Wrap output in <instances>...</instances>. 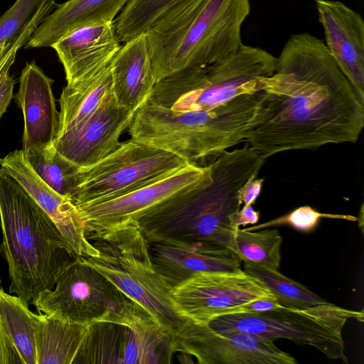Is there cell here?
Masks as SVG:
<instances>
[{
    "label": "cell",
    "instance_id": "obj_1",
    "mask_svg": "<svg viewBox=\"0 0 364 364\" xmlns=\"http://www.w3.org/2000/svg\"><path fill=\"white\" fill-rule=\"evenodd\" d=\"M263 89L243 142L264 157L359 139L364 102L315 36H290Z\"/></svg>",
    "mask_w": 364,
    "mask_h": 364
},
{
    "label": "cell",
    "instance_id": "obj_2",
    "mask_svg": "<svg viewBox=\"0 0 364 364\" xmlns=\"http://www.w3.org/2000/svg\"><path fill=\"white\" fill-rule=\"evenodd\" d=\"M246 144L224 151L198 182L147 209L135 220L149 243L230 250V215L240 209L238 191L265 160Z\"/></svg>",
    "mask_w": 364,
    "mask_h": 364
},
{
    "label": "cell",
    "instance_id": "obj_3",
    "mask_svg": "<svg viewBox=\"0 0 364 364\" xmlns=\"http://www.w3.org/2000/svg\"><path fill=\"white\" fill-rule=\"evenodd\" d=\"M276 63L268 51L243 44L218 62L159 80L145 102L174 112H215L250 127L264 96V78Z\"/></svg>",
    "mask_w": 364,
    "mask_h": 364
},
{
    "label": "cell",
    "instance_id": "obj_4",
    "mask_svg": "<svg viewBox=\"0 0 364 364\" xmlns=\"http://www.w3.org/2000/svg\"><path fill=\"white\" fill-rule=\"evenodd\" d=\"M250 13V0L178 1L145 33L156 82L236 52Z\"/></svg>",
    "mask_w": 364,
    "mask_h": 364
},
{
    "label": "cell",
    "instance_id": "obj_5",
    "mask_svg": "<svg viewBox=\"0 0 364 364\" xmlns=\"http://www.w3.org/2000/svg\"><path fill=\"white\" fill-rule=\"evenodd\" d=\"M0 252L8 264L10 293L28 304L54 288L72 255L57 225L28 192L0 168Z\"/></svg>",
    "mask_w": 364,
    "mask_h": 364
},
{
    "label": "cell",
    "instance_id": "obj_6",
    "mask_svg": "<svg viewBox=\"0 0 364 364\" xmlns=\"http://www.w3.org/2000/svg\"><path fill=\"white\" fill-rule=\"evenodd\" d=\"M91 239L98 254L83 260L140 305L171 338L186 319L174 308L172 287L154 266L149 243L137 225L129 223Z\"/></svg>",
    "mask_w": 364,
    "mask_h": 364
},
{
    "label": "cell",
    "instance_id": "obj_7",
    "mask_svg": "<svg viewBox=\"0 0 364 364\" xmlns=\"http://www.w3.org/2000/svg\"><path fill=\"white\" fill-rule=\"evenodd\" d=\"M130 139L170 151L196 164L243 142L244 123L210 112H174L144 102L128 127Z\"/></svg>",
    "mask_w": 364,
    "mask_h": 364
},
{
    "label": "cell",
    "instance_id": "obj_8",
    "mask_svg": "<svg viewBox=\"0 0 364 364\" xmlns=\"http://www.w3.org/2000/svg\"><path fill=\"white\" fill-rule=\"evenodd\" d=\"M31 304L38 313L82 324H135L154 320L80 257L68 259L58 274L54 288L39 294Z\"/></svg>",
    "mask_w": 364,
    "mask_h": 364
},
{
    "label": "cell",
    "instance_id": "obj_9",
    "mask_svg": "<svg viewBox=\"0 0 364 364\" xmlns=\"http://www.w3.org/2000/svg\"><path fill=\"white\" fill-rule=\"evenodd\" d=\"M350 318L363 321V311L327 302L305 309L281 305L259 314H223L206 323L220 333L242 332L272 342L289 339L316 348L330 359L348 363L342 331Z\"/></svg>",
    "mask_w": 364,
    "mask_h": 364
},
{
    "label": "cell",
    "instance_id": "obj_10",
    "mask_svg": "<svg viewBox=\"0 0 364 364\" xmlns=\"http://www.w3.org/2000/svg\"><path fill=\"white\" fill-rule=\"evenodd\" d=\"M190 162L164 149L132 139L76 173L70 201L76 206L115 198L161 181Z\"/></svg>",
    "mask_w": 364,
    "mask_h": 364
},
{
    "label": "cell",
    "instance_id": "obj_11",
    "mask_svg": "<svg viewBox=\"0 0 364 364\" xmlns=\"http://www.w3.org/2000/svg\"><path fill=\"white\" fill-rule=\"evenodd\" d=\"M169 336L154 320L135 324L98 321L89 324L73 364L169 363Z\"/></svg>",
    "mask_w": 364,
    "mask_h": 364
},
{
    "label": "cell",
    "instance_id": "obj_12",
    "mask_svg": "<svg viewBox=\"0 0 364 364\" xmlns=\"http://www.w3.org/2000/svg\"><path fill=\"white\" fill-rule=\"evenodd\" d=\"M173 353L194 357L200 364H296L272 341L242 332L220 333L207 323L186 319L171 338Z\"/></svg>",
    "mask_w": 364,
    "mask_h": 364
},
{
    "label": "cell",
    "instance_id": "obj_13",
    "mask_svg": "<svg viewBox=\"0 0 364 364\" xmlns=\"http://www.w3.org/2000/svg\"><path fill=\"white\" fill-rule=\"evenodd\" d=\"M259 298L276 299L262 282L243 269L198 274L173 287L171 291L178 314L184 319L200 323H206Z\"/></svg>",
    "mask_w": 364,
    "mask_h": 364
},
{
    "label": "cell",
    "instance_id": "obj_14",
    "mask_svg": "<svg viewBox=\"0 0 364 364\" xmlns=\"http://www.w3.org/2000/svg\"><path fill=\"white\" fill-rule=\"evenodd\" d=\"M208 166L190 163L171 176L119 197L77 206L90 238L109 230L134 223L153 205L198 182L206 173Z\"/></svg>",
    "mask_w": 364,
    "mask_h": 364
},
{
    "label": "cell",
    "instance_id": "obj_15",
    "mask_svg": "<svg viewBox=\"0 0 364 364\" xmlns=\"http://www.w3.org/2000/svg\"><path fill=\"white\" fill-rule=\"evenodd\" d=\"M133 114L117 104L112 92L87 119L58 134L53 146L80 168L90 166L119 147V137L128 129Z\"/></svg>",
    "mask_w": 364,
    "mask_h": 364
},
{
    "label": "cell",
    "instance_id": "obj_16",
    "mask_svg": "<svg viewBox=\"0 0 364 364\" xmlns=\"http://www.w3.org/2000/svg\"><path fill=\"white\" fill-rule=\"evenodd\" d=\"M0 166L12 176L52 218L72 255L87 258L98 254L87 237L85 224L77 207L42 181L28 163L22 149L14 150L0 158Z\"/></svg>",
    "mask_w": 364,
    "mask_h": 364
},
{
    "label": "cell",
    "instance_id": "obj_17",
    "mask_svg": "<svg viewBox=\"0 0 364 364\" xmlns=\"http://www.w3.org/2000/svg\"><path fill=\"white\" fill-rule=\"evenodd\" d=\"M326 46L341 71L364 102V21L336 0H315Z\"/></svg>",
    "mask_w": 364,
    "mask_h": 364
},
{
    "label": "cell",
    "instance_id": "obj_18",
    "mask_svg": "<svg viewBox=\"0 0 364 364\" xmlns=\"http://www.w3.org/2000/svg\"><path fill=\"white\" fill-rule=\"evenodd\" d=\"M53 82L35 60L27 63L21 71L15 100L24 119L23 151L49 146L57 136L59 112L52 90Z\"/></svg>",
    "mask_w": 364,
    "mask_h": 364
},
{
    "label": "cell",
    "instance_id": "obj_19",
    "mask_svg": "<svg viewBox=\"0 0 364 364\" xmlns=\"http://www.w3.org/2000/svg\"><path fill=\"white\" fill-rule=\"evenodd\" d=\"M62 63L67 83L97 75L108 67L121 47L114 23L78 28L51 46Z\"/></svg>",
    "mask_w": 364,
    "mask_h": 364
},
{
    "label": "cell",
    "instance_id": "obj_20",
    "mask_svg": "<svg viewBox=\"0 0 364 364\" xmlns=\"http://www.w3.org/2000/svg\"><path fill=\"white\" fill-rule=\"evenodd\" d=\"M151 259L159 274L173 288L189 278L208 272H237L241 260L227 248L196 247L149 243Z\"/></svg>",
    "mask_w": 364,
    "mask_h": 364
},
{
    "label": "cell",
    "instance_id": "obj_21",
    "mask_svg": "<svg viewBox=\"0 0 364 364\" xmlns=\"http://www.w3.org/2000/svg\"><path fill=\"white\" fill-rule=\"evenodd\" d=\"M129 1L68 0L57 4L34 30L23 47H51L78 28L114 22Z\"/></svg>",
    "mask_w": 364,
    "mask_h": 364
},
{
    "label": "cell",
    "instance_id": "obj_22",
    "mask_svg": "<svg viewBox=\"0 0 364 364\" xmlns=\"http://www.w3.org/2000/svg\"><path fill=\"white\" fill-rule=\"evenodd\" d=\"M110 66L117 104L134 112L156 83L146 34L124 42Z\"/></svg>",
    "mask_w": 364,
    "mask_h": 364
},
{
    "label": "cell",
    "instance_id": "obj_23",
    "mask_svg": "<svg viewBox=\"0 0 364 364\" xmlns=\"http://www.w3.org/2000/svg\"><path fill=\"white\" fill-rule=\"evenodd\" d=\"M112 87L110 65L90 77L67 83L59 100L60 109L57 136L91 116L113 92Z\"/></svg>",
    "mask_w": 364,
    "mask_h": 364
},
{
    "label": "cell",
    "instance_id": "obj_24",
    "mask_svg": "<svg viewBox=\"0 0 364 364\" xmlns=\"http://www.w3.org/2000/svg\"><path fill=\"white\" fill-rule=\"evenodd\" d=\"M88 326L45 314L36 334L38 364H73Z\"/></svg>",
    "mask_w": 364,
    "mask_h": 364
},
{
    "label": "cell",
    "instance_id": "obj_25",
    "mask_svg": "<svg viewBox=\"0 0 364 364\" xmlns=\"http://www.w3.org/2000/svg\"><path fill=\"white\" fill-rule=\"evenodd\" d=\"M28 305L0 289V316L7 334L23 364H38L36 334L45 314L33 312Z\"/></svg>",
    "mask_w": 364,
    "mask_h": 364
},
{
    "label": "cell",
    "instance_id": "obj_26",
    "mask_svg": "<svg viewBox=\"0 0 364 364\" xmlns=\"http://www.w3.org/2000/svg\"><path fill=\"white\" fill-rule=\"evenodd\" d=\"M282 237L277 229L234 231L230 250L245 264L278 271Z\"/></svg>",
    "mask_w": 364,
    "mask_h": 364
},
{
    "label": "cell",
    "instance_id": "obj_27",
    "mask_svg": "<svg viewBox=\"0 0 364 364\" xmlns=\"http://www.w3.org/2000/svg\"><path fill=\"white\" fill-rule=\"evenodd\" d=\"M23 151L28 163L42 181L70 201L75 177L80 167L63 156L53 144Z\"/></svg>",
    "mask_w": 364,
    "mask_h": 364
},
{
    "label": "cell",
    "instance_id": "obj_28",
    "mask_svg": "<svg viewBox=\"0 0 364 364\" xmlns=\"http://www.w3.org/2000/svg\"><path fill=\"white\" fill-rule=\"evenodd\" d=\"M181 0H130L114 21L116 35L124 43L145 33Z\"/></svg>",
    "mask_w": 364,
    "mask_h": 364
},
{
    "label": "cell",
    "instance_id": "obj_29",
    "mask_svg": "<svg viewBox=\"0 0 364 364\" xmlns=\"http://www.w3.org/2000/svg\"><path fill=\"white\" fill-rule=\"evenodd\" d=\"M246 273L262 282L283 306L305 309L324 304L326 301L302 284L278 271L245 264Z\"/></svg>",
    "mask_w": 364,
    "mask_h": 364
},
{
    "label": "cell",
    "instance_id": "obj_30",
    "mask_svg": "<svg viewBox=\"0 0 364 364\" xmlns=\"http://www.w3.org/2000/svg\"><path fill=\"white\" fill-rule=\"evenodd\" d=\"M322 218L342 219L353 222L358 220V218L353 215L323 213L309 205H304L282 216L268 222L244 228V230L252 231L276 226L288 225L300 232H310L316 228Z\"/></svg>",
    "mask_w": 364,
    "mask_h": 364
},
{
    "label": "cell",
    "instance_id": "obj_31",
    "mask_svg": "<svg viewBox=\"0 0 364 364\" xmlns=\"http://www.w3.org/2000/svg\"><path fill=\"white\" fill-rule=\"evenodd\" d=\"M46 0H16L0 16V46L15 38Z\"/></svg>",
    "mask_w": 364,
    "mask_h": 364
},
{
    "label": "cell",
    "instance_id": "obj_32",
    "mask_svg": "<svg viewBox=\"0 0 364 364\" xmlns=\"http://www.w3.org/2000/svg\"><path fill=\"white\" fill-rule=\"evenodd\" d=\"M47 14L46 9H40L15 38L0 46V73L9 58L14 53H17L19 48L24 46L32 33L46 16Z\"/></svg>",
    "mask_w": 364,
    "mask_h": 364
},
{
    "label": "cell",
    "instance_id": "obj_33",
    "mask_svg": "<svg viewBox=\"0 0 364 364\" xmlns=\"http://www.w3.org/2000/svg\"><path fill=\"white\" fill-rule=\"evenodd\" d=\"M16 53L9 58L0 73V119L13 98L15 80L9 74V70L15 61Z\"/></svg>",
    "mask_w": 364,
    "mask_h": 364
},
{
    "label": "cell",
    "instance_id": "obj_34",
    "mask_svg": "<svg viewBox=\"0 0 364 364\" xmlns=\"http://www.w3.org/2000/svg\"><path fill=\"white\" fill-rule=\"evenodd\" d=\"M1 279L0 278V289ZM0 364H23L22 360L7 334L0 316Z\"/></svg>",
    "mask_w": 364,
    "mask_h": 364
},
{
    "label": "cell",
    "instance_id": "obj_35",
    "mask_svg": "<svg viewBox=\"0 0 364 364\" xmlns=\"http://www.w3.org/2000/svg\"><path fill=\"white\" fill-rule=\"evenodd\" d=\"M281 306L276 299L259 298L237 306L229 311L228 314L245 313L259 314L274 309Z\"/></svg>",
    "mask_w": 364,
    "mask_h": 364
},
{
    "label": "cell",
    "instance_id": "obj_36",
    "mask_svg": "<svg viewBox=\"0 0 364 364\" xmlns=\"http://www.w3.org/2000/svg\"><path fill=\"white\" fill-rule=\"evenodd\" d=\"M259 219V211H256L252 205H244L242 209L237 210L230 215L229 224L232 230H236L240 226L256 224Z\"/></svg>",
    "mask_w": 364,
    "mask_h": 364
},
{
    "label": "cell",
    "instance_id": "obj_37",
    "mask_svg": "<svg viewBox=\"0 0 364 364\" xmlns=\"http://www.w3.org/2000/svg\"><path fill=\"white\" fill-rule=\"evenodd\" d=\"M257 176L250 177L240 188L238 191V200L244 205H252L259 196L264 179L257 178Z\"/></svg>",
    "mask_w": 364,
    "mask_h": 364
},
{
    "label": "cell",
    "instance_id": "obj_38",
    "mask_svg": "<svg viewBox=\"0 0 364 364\" xmlns=\"http://www.w3.org/2000/svg\"><path fill=\"white\" fill-rule=\"evenodd\" d=\"M357 221H358V226L360 227L362 232H363V204H362L360 213Z\"/></svg>",
    "mask_w": 364,
    "mask_h": 364
}]
</instances>
